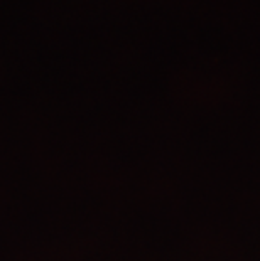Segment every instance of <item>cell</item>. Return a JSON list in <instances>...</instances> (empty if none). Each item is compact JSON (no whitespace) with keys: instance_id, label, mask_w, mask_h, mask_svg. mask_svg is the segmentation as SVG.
Here are the masks:
<instances>
[]
</instances>
